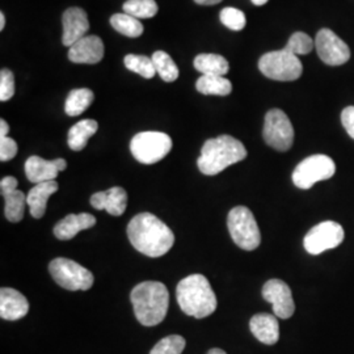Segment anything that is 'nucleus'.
Wrapping results in <instances>:
<instances>
[{
    "label": "nucleus",
    "instance_id": "f257e3e1",
    "mask_svg": "<svg viewBox=\"0 0 354 354\" xmlns=\"http://www.w3.org/2000/svg\"><path fill=\"white\" fill-rule=\"evenodd\" d=\"M127 236L138 252L149 257H160L175 244L172 230L151 213L136 215L127 226Z\"/></svg>",
    "mask_w": 354,
    "mask_h": 354
},
{
    "label": "nucleus",
    "instance_id": "f03ea898",
    "mask_svg": "<svg viewBox=\"0 0 354 354\" xmlns=\"http://www.w3.org/2000/svg\"><path fill=\"white\" fill-rule=\"evenodd\" d=\"M130 301L140 324L153 327L165 319L169 306V292L165 283L146 281L131 290Z\"/></svg>",
    "mask_w": 354,
    "mask_h": 354
},
{
    "label": "nucleus",
    "instance_id": "7ed1b4c3",
    "mask_svg": "<svg viewBox=\"0 0 354 354\" xmlns=\"http://www.w3.org/2000/svg\"><path fill=\"white\" fill-rule=\"evenodd\" d=\"M177 304L189 317H210L218 306L215 292L209 279L203 274H190L177 285Z\"/></svg>",
    "mask_w": 354,
    "mask_h": 354
},
{
    "label": "nucleus",
    "instance_id": "20e7f679",
    "mask_svg": "<svg viewBox=\"0 0 354 354\" xmlns=\"http://www.w3.org/2000/svg\"><path fill=\"white\" fill-rule=\"evenodd\" d=\"M247 153V149L241 140L231 136H219L205 142L197 165L203 175L215 176L230 165L244 160Z\"/></svg>",
    "mask_w": 354,
    "mask_h": 354
},
{
    "label": "nucleus",
    "instance_id": "39448f33",
    "mask_svg": "<svg viewBox=\"0 0 354 354\" xmlns=\"http://www.w3.org/2000/svg\"><path fill=\"white\" fill-rule=\"evenodd\" d=\"M227 227L234 243L244 251H254L261 243V234L252 212L245 206L234 207L227 216Z\"/></svg>",
    "mask_w": 354,
    "mask_h": 354
},
{
    "label": "nucleus",
    "instance_id": "423d86ee",
    "mask_svg": "<svg viewBox=\"0 0 354 354\" xmlns=\"http://www.w3.org/2000/svg\"><path fill=\"white\" fill-rule=\"evenodd\" d=\"M259 68L263 75L279 82H294L304 73V66L298 55L285 49L264 54L259 61Z\"/></svg>",
    "mask_w": 354,
    "mask_h": 354
},
{
    "label": "nucleus",
    "instance_id": "0eeeda50",
    "mask_svg": "<svg viewBox=\"0 0 354 354\" xmlns=\"http://www.w3.org/2000/svg\"><path fill=\"white\" fill-rule=\"evenodd\" d=\"M172 149V140L160 131H143L130 142L133 156L143 165H155L165 159Z\"/></svg>",
    "mask_w": 354,
    "mask_h": 354
},
{
    "label": "nucleus",
    "instance_id": "6e6552de",
    "mask_svg": "<svg viewBox=\"0 0 354 354\" xmlns=\"http://www.w3.org/2000/svg\"><path fill=\"white\" fill-rule=\"evenodd\" d=\"M53 279L66 290H89L93 285V274L84 266L64 257L54 259L49 264Z\"/></svg>",
    "mask_w": 354,
    "mask_h": 354
},
{
    "label": "nucleus",
    "instance_id": "1a4fd4ad",
    "mask_svg": "<svg viewBox=\"0 0 354 354\" xmlns=\"http://www.w3.org/2000/svg\"><path fill=\"white\" fill-rule=\"evenodd\" d=\"M336 165L327 155H311L295 167L292 183L299 189H310L317 181L328 180L335 175Z\"/></svg>",
    "mask_w": 354,
    "mask_h": 354
},
{
    "label": "nucleus",
    "instance_id": "9d476101",
    "mask_svg": "<svg viewBox=\"0 0 354 354\" xmlns=\"http://www.w3.org/2000/svg\"><path fill=\"white\" fill-rule=\"evenodd\" d=\"M263 137L266 145L277 151L290 150L294 143V127L283 111L272 109L266 114Z\"/></svg>",
    "mask_w": 354,
    "mask_h": 354
},
{
    "label": "nucleus",
    "instance_id": "9b49d317",
    "mask_svg": "<svg viewBox=\"0 0 354 354\" xmlns=\"http://www.w3.org/2000/svg\"><path fill=\"white\" fill-rule=\"evenodd\" d=\"M345 232L342 225L333 221H326L311 228L304 236V250L310 254H320L333 250L342 244Z\"/></svg>",
    "mask_w": 354,
    "mask_h": 354
},
{
    "label": "nucleus",
    "instance_id": "f8f14e48",
    "mask_svg": "<svg viewBox=\"0 0 354 354\" xmlns=\"http://www.w3.org/2000/svg\"><path fill=\"white\" fill-rule=\"evenodd\" d=\"M315 48L322 62L328 66H342L351 59L349 46L328 28L317 32Z\"/></svg>",
    "mask_w": 354,
    "mask_h": 354
},
{
    "label": "nucleus",
    "instance_id": "ddd939ff",
    "mask_svg": "<svg viewBox=\"0 0 354 354\" xmlns=\"http://www.w3.org/2000/svg\"><path fill=\"white\" fill-rule=\"evenodd\" d=\"M263 297L273 304V313L279 319H289L295 313V304L289 285L281 279H269L263 286Z\"/></svg>",
    "mask_w": 354,
    "mask_h": 354
},
{
    "label": "nucleus",
    "instance_id": "4468645a",
    "mask_svg": "<svg viewBox=\"0 0 354 354\" xmlns=\"http://www.w3.org/2000/svg\"><path fill=\"white\" fill-rule=\"evenodd\" d=\"M17 185L19 181L13 176L4 177L0 181L1 196L6 201L4 215L12 223H19L24 218L26 205H28L26 194L17 189Z\"/></svg>",
    "mask_w": 354,
    "mask_h": 354
},
{
    "label": "nucleus",
    "instance_id": "2eb2a0df",
    "mask_svg": "<svg viewBox=\"0 0 354 354\" xmlns=\"http://www.w3.org/2000/svg\"><path fill=\"white\" fill-rule=\"evenodd\" d=\"M67 168L64 159L45 160L39 156H30L26 163V175L28 180L33 184H41L55 180L58 174Z\"/></svg>",
    "mask_w": 354,
    "mask_h": 354
},
{
    "label": "nucleus",
    "instance_id": "dca6fc26",
    "mask_svg": "<svg viewBox=\"0 0 354 354\" xmlns=\"http://www.w3.org/2000/svg\"><path fill=\"white\" fill-rule=\"evenodd\" d=\"M62 24H64L62 42L67 48H71L79 39L86 37L89 30L87 12L79 7H71L64 11Z\"/></svg>",
    "mask_w": 354,
    "mask_h": 354
},
{
    "label": "nucleus",
    "instance_id": "f3484780",
    "mask_svg": "<svg viewBox=\"0 0 354 354\" xmlns=\"http://www.w3.org/2000/svg\"><path fill=\"white\" fill-rule=\"evenodd\" d=\"M104 58V44L97 36H86L68 48V59L73 64H96Z\"/></svg>",
    "mask_w": 354,
    "mask_h": 354
},
{
    "label": "nucleus",
    "instance_id": "a211bd4d",
    "mask_svg": "<svg viewBox=\"0 0 354 354\" xmlns=\"http://www.w3.org/2000/svg\"><path fill=\"white\" fill-rule=\"evenodd\" d=\"M89 203L96 210H106L111 215L120 216L127 210V190L121 187H113L111 189L97 192L92 194Z\"/></svg>",
    "mask_w": 354,
    "mask_h": 354
},
{
    "label": "nucleus",
    "instance_id": "6ab92c4d",
    "mask_svg": "<svg viewBox=\"0 0 354 354\" xmlns=\"http://www.w3.org/2000/svg\"><path fill=\"white\" fill-rule=\"evenodd\" d=\"M29 311V302L20 291L11 288L0 290V317L4 320H19Z\"/></svg>",
    "mask_w": 354,
    "mask_h": 354
},
{
    "label": "nucleus",
    "instance_id": "aec40b11",
    "mask_svg": "<svg viewBox=\"0 0 354 354\" xmlns=\"http://www.w3.org/2000/svg\"><path fill=\"white\" fill-rule=\"evenodd\" d=\"M95 225H96V218L88 213L68 214L55 225L54 235L59 241H71L80 231L88 230L93 227Z\"/></svg>",
    "mask_w": 354,
    "mask_h": 354
},
{
    "label": "nucleus",
    "instance_id": "412c9836",
    "mask_svg": "<svg viewBox=\"0 0 354 354\" xmlns=\"http://www.w3.org/2000/svg\"><path fill=\"white\" fill-rule=\"evenodd\" d=\"M253 336L266 345H274L279 339V324L276 315L257 314L250 322Z\"/></svg>",
    "mask_w": 354,
    "mask_h": 354
},
{
    "label": "nucleus",
    "instance_id": "4be33fe9",
    "mask_svg": "<svg viewBox=\"0 0 354 354\" xmlns=\"http://www.w3.org/2000/svg\"><path fill=\"white\" fill-rule=\"evenodd\" d=\"M57 190H58V183L55 180L36 184L32 189L29 190L26 196V203L29 206L30 214L33 218L39 219L45 215L48 200Z\"/></svg>",
    "mask_w": 354,
    "mask_h": 354
},
{
    "label": "nucleus",
    "instance_id": "5701e85b",
    "mask_svg": "<svg viewBox=\"0 0 354 354\" xmlns=\"http://www.w3.org/2000/svg\"><path fill=\"white\" fill-rule=\"evenodd\" d=\"M97 129H99V124L95 120L79 121L68 131V137H67L68 147L74 151H82L87 146L89 138L97 131Z\"/></svg>",
    "mask_w": 354,
    "mask_h": 354
},
{
    "label": "nucleus",
    "instance_id": "b1692460",
    "mask_svg": "<svg viewBox=\"0 0 354 354\" xmlns=\"http://www.w3.org/2000/svg\"><path fill=\"white\" fill-rule=\"evenodd\" d=\"M194 67L203 75L225 76L230 70L227 59L219 54H198L194 58Z\"/></svg>",
    "mask_w": 354,
    "mask_h": 354
},
{
    "label": "nucleus",
    "instance_id": "393cba45",
    "mask_svg": "<svg viewBox=\"0 0 354 354\" xmlns=\"http://www.w3.org/2000/svg\"><path fill=\"white\" fill-rule=\"evenodd\" d=\"M95 95L93 92L88 88L73 89L67 99H66V105H64V112L68 114L70 117H76L84 113L91 104L93 102Z\"/></svg>",
    "mask_w": 354,
    "mask_h": 354
},
{
    "label": "nucleus",
    "instance_id": "a878e982",
    "mask_svg": "<svg viewBox=\"0 0 354 354\" xmlns=\"http://www.w3.org/2000/svg\"><path fill=\"white\" fill-rule=\"evenodd\" d=\"M196 88L203 95L228 96L232 91V84L225 76L203 75L197 80Z\"/></svg>",
    "mask_w": 354,
    "mask_h": 354
},
{
    "label": "nucleus",
    "instance_id": "bb28decb",
    "mask_svg": "<svg viewBox=\"0 0 354 354\" xmlns=\"http://www.w3.org/2000/svg\"><path fill=\"white\" fill-rule=\"evenodd\" d=\"M111 24L118 33L130 38L140 37L145 30L140 20L127 13H115L111 17Z\"/></svg>",
    "mask_w": 354,
    "mask_h": 354
},
{
    "label": "nucleus",
    "instance_id": "cd10ccee",
    "mask_svg": "<svg viewBox=\"0 0 354 354\" xmlns=\"http://www.w3.org/2000/svg\"><path fill=\"white\" fill-rule=\"evenodd\" d=\"M152 62L155 66L156 74L167 83H172L178 77V67L169 54L165 51H155L152 54Z\"/></svg>",
    "mask_w": 354,
    "mask_h": 354
},
{
    "label": "nucleus",
    "instance_id": "c85d7f7f",
    "mask_svg": "<svg viewBox=\"0 0 354 354\" xmlns=\"http://www.w3.org/2000/svg\"><path fill=\"white\" fill-rule=\"evenodd\" d=\"M124 64L127 70L136 73L145 79H152L156 75V70L151 58L146 55H137V54H127L124 59Z\"/></svg>",
    "mask_w": 354,
    "mask_h": 354
},
{
    "label": "nucleus",
    "instance_id": "c756f323",
    "mask_svg": "<svg viewBox=\"0 0 354 354\" xmlns=\"http://www.w3.org/2000/svg\"><path fill=\"white\" fill-rule=\"evenodd\" d=\"M155 0H127L124 3V11L136 19H151L158 13Z\"/></svg>",
    "mask_w": 354,
    "mask_h": 354
},
{
    "label": "nucleus",
    "instance_id": "7c9ffc66",
    "mask_svg": "<svg viewBox=\"0 0 354 354\" xmlns=\"http://www.w3.org/2000/svg\"><path fill=\"white\" fill-rule=\"evenodd\" d=\"M314 48H315V41H313L308 35H306L304 32H295L289 38V42L283 49L295 55H306L311 53Z\"/></svg>",
    "mask_w": 354,
    "mask_h": 354
},
{
    "label": "nucleus",
    "instance_id": "2f4dec72",
    "mask_svg": "<svg viewBox=\"0 0 354 354\" xmlns=\"http://www.w3.org/2000/svg\"><path fill=\"white\" fill-rule=\"evenodd\" d=\"M187 342L178 335H171L162 339L151 349L150 354H181L185 349Z\"/></svg>",
    "mask_w": 354,
    "mask_h": 354
},
{
    "label": "nucleus",
    "instance_id": "473e14b6",
    "mask_svg": "<svg viewBox=\"0 0 354 354\" xmlns=\"http://www.w3.org/2000/svg\"><path fill=\"white\" fill-rule=\"evenodd\" d=\"M219 19L223 26H227L228 29H231V30H236V32L244 29V26L247 24V19H245L244 12H241V10L232 8V7L223 8L221 11Z\"/></svg>",
    "mask_w": 354,
    "mask_h": 354
},
{
    "label": "nucleus",
    "instance_id": "72a5a7b5",
    "mask_svg": "<svg viewBox=\"0 0 354 354\" xmlns=\"http://www.w3.org/2000/svg\"><path fill=\"white\" fill-rule=\"evenodd\" d=\"M15 93V77L12 71L3 68L0 73V100L8 102Z\"/></svg>",
    "mask_w": 354,
    "mask_h": 354
},
{
    "label": "nucleus",
    "instance_id": "f704fd0d",
    "mask_svg": "<svg viewBox=\"0 0 354 354\" xmlns=\"http://www.w3.org/2000/svg\"><path fill=\"white\" fill-rule=\"evenodd\" d=\"M17 153V143L10 137H0V160L8 162Z\"/></svg>",
    "mask_w": 354,
    "mask_h": 354
},
{
    "label": "nucleus",
    "instance_id": "c9c22d12",
    "mask_svg": "<svg viewBox=\"0 0 354 354\" xmlns=\"http://www.w3.org/2000/svg\"><path fill=\"white\" fill-rule=\"evenodd\" d=\"M342 127L354 140V106H346L342 113Z\"/></svg>",
    "mask_w": 354,
    "mask_h": 354
},
{
    "label": "nucleus",
    "instance_id": "e433bc0d",
    "mask_svg": "<svg viewBox=\"0 0 354 354\" xmlns=\"http://www.w3.org/2000/svg\"><path fill=\"white\" fill-rule=\"evenodd\" d=\"M8 131H10V127L6 122V120H0V137H7Z\"/></svg>",
    "mask_w": 354,
    "mask_h": 354
},
{
    "label": "nucleus",
    "instance_id": "4c0bfd02",
    "mask_svg": "<svg viewBox=\"0 0 354 354\" xmlns=\"http://www.w3.org/2000/svg\"><path fill=\"white\" fill-rule=\"evenodd\" d=\"M194 1L201 6H215V4L221 3L222 0H194Z\"/></svg>",
    "mask_w": 354,
    "mask_h": 354
},
{
    "label": "nucleus",
    "instance_id": "58836bf2",
    "mask_svg": "<svg viewBox=\"0 0 354 354\" xmlns=\"http://www.w3.org/2000/svg\"><path fill=\"white\" fill-rule=\"evenodd\" d=\"M207 354H227L225 351H222V349H219V348H213V349H210Z\"/></svg>",
    "mask_w": 354,
    "mask_h": 354
},
{
    "label": "nucleus",
    "instance_id": "ea45409f",
    "mask_svg": "<svg viewBox=\"0 0 354 354\" xmlns=\"http://www.w3.org/2000/svg\"><path fill=\"white\" fill-rule=\"evenodd\" d=\"M4 26H6V16L1 12L0 13V30H3Z\"/></svg>",
    "mask_w": 354,
    "mask_h": 354
},
{
    "label": "nucleus",
    "instance_id": "a19ab883",
    "mask_svg": "<svg viewBox=\"0 0 354 354\" xmlns=\"http://www.w3.org/2000/svg\"><path fill=\"white\" fill-rule=\"evenodd\" d=\"M254 6H264L269 0H251Z\"/></svg>",
    "mask_w": 354,
    "mask_h": 354
}]
</instances>
